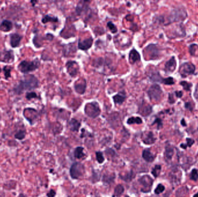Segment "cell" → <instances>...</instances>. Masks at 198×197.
Segmentation results:
<instances>
[{"mask_svg":"<svg viewBox=\"0 0 198 197\" xmlns=\"http://www.w3.org/2000/svg\"><path fill=\"white\" fill-rule=\"evenodd\" d=\"M39 86L38 79L33 75H26L19 82V84L14 88V91L16 94L20 95L26 90H31Z\"/></svg>","mask_w":198,"mask_h":197,"instance_id":"cell-1","label":"cell"},{"mask_svg":"<svg viewBox=\"0 0 198 197\" xmlns=\"http://www.w3.org/2000/svg\"><path fill=\"white\" fill-rule=\"evenodd\" d=\"M40 64V63L38 59H35L32 61L24 60L21 62L18 66V68L22 73L26 74L35 71L39 67Z\"/></svg>","mask_w":198,"mask_h":197,"instance_id":"cell-2","label":"cell"},{"mask_svg":"<svg viewBox=\"0 0 198 197\" xmlns=\"http://www.w3.org/2000/svg\"><path fill=\"white\" fill-rule=\"evenodd\" d=\"M84 110L85 114L88 117L93 119L98 117L101 113L100 106L96 101L87 104Z\"/></svg>","mask_w":198,"mask_h":197,"instance_id":"cell-3","label":"cell"},{"mask_svg":"<svg viewBox=\"0 0 198 197\" xmlns=\"http://www.w3.org/2000/svg\"><path fill=\"white\" fill-rule=\"evenodd\" d=\"M162 90L161 88L156 84L152 85L148 90V95L150 99L153 101H159L162 97Z\"/></svg>","mask_w":198,"mask_h":197,"instance_id":"cell-4","label":"cell"},{"mask_svg":"<svg viewBox=\"0 0 198 197\" xmlns=\"http://www.w3.org/2000/svg\"><path fill=\"white\" fill-rule=\"evenodd\" d=\"M85 173L84 165L79 162H75L72 165L70 168V175L74 179H78Z\"/></svg>","mask_w":198,"mask_h":197,"instance_id":"cell-5","label":"cell"},{"mask_svg":"<svg viewBox=\"0 0 198 197\" xmlns=\"http://www.w3.org/2000/svg\"><path fill=\"white\" fill-rule=\"evenodd\" d=\"M138 181L143 186V188L141 189L142 192L148 193L151 191L153 184V180L150 176L144 175L140 177Z\"/></svg>","mask_w":198,"mask_h":197,"instance_id":"cell-6","label":"cell"},{"mask_svg":"<svg viewBox=\"0 0 198 197\" xmlns=\"http://www.w3.org/2000/svg\"><path fill=\"white\" fill-rule=\"evenodd\" d=\"M195 71V66L191 63H185L180 66L179 72L182 77L192 75Z\"/></svg>","mask_w":198,"mask_h":197,"instance_id":"cell-7","label":"cell"},{"mask_svg":"<svg viewBox=\"0 0 198 197\" xmlns=\"http://www.w3.org/2000/svg\"><path fill=\"white\" fill-rule=\"evenodd\" d=\"M15 56L12 50H4L0 52V61L5 63H11L14 61Z\"/></svg>","mask_w":198,"mask_h":197,"instance_id":"cell-8","label":"cell"},{"mask_svg":"<svg viewBox=\"0 0 198 197\" xmlns=\"http://www.w3.org/2000/svg\"><path fill=\"white\" fill-rule=\"evenodd\" d=\"M67 71L71 77H75L77 75L79 71L78 64L74 61H68L66 63Z\"/></svg>","mask_w":198,"mask_h":197,"instance_id":"cell-9","label":"cell"},{"mask_svg":"<svg viewBox=\"0 0 198 197\" xmlns=\"http://www.w3.org/2000/svg\"><path fill=\"white\" fill-rule=\"evenodd\" d=\"M145 51L150 57L151 60H155L158 58L159 56V51L157 47V46L155 44H149L145 49Z\"/></svg>","mask_w":198,"mask_h":197,"instance_id":"cell-10","label":"cell"},{"mask_svg":"<svg viewBox=\"0 0 198 197\" xmlns=\"http://www.w3.org/2000/svg\"><path fill=\"white\" fill-rule=\"evenodd\" d=\"M90 2L87 1H79L76 7V12L78 15H85L89 10V3Z\"/></svg>","mask_w":198,"mask_h":197,"instance_id":"cell-11","label":"cell"},{"mask_svg":"<svg viewBox=\"0 0 198 197\" xmlns=\"http://www.w3.org/2000/svg\"><path fill=\"white\" fill-rule=\"evenodd\" d=\"M87 88V81L85 79H82L74 83V89L75 91L79 94H84Z\"/></svg>","mask_w":198,"mask_h":197,"instance_id":"cell-12","label":"cell"},{"mask_svg":"<svg viewBox=\"0 0 198 197\" xmlns=\"http://www.w3.org/2000/svg\"><path fill=\"white\" fill-rule=\"evenodd\" d=\"M153 112V108L151 105L143 102L139 107L138 113L144 117L149 116Z\"/></svg>","mask_w":198,"mask_h":197,"instance_id":"cell-13","label":"cell"},{"mask_svg":"<svg viewBox=\"0 0 198 197\" xmlns=\"http://www.w3.org/2000/svg\"><path fill=\"white\" fill-rule=\"evenodd\" d=\"M93 42V40L92 37H89L83 41H79L78 42V48L82 50L87 51L89 49H90Z\"/></svg>","mask_w":198,"mask_h":197,"instance_id":"cell-14","label":"cell"},{"mask_svg":"<svg viewBox=\"0 0 198 197\" xmlns=\"http://www.w3.org/2000/svg\"><path fill=\"white\" fill-rule=\"evenodd\" d=\"M22 37L17 33L12 34L10 36V44L13 48H16L19 46Z\"/></svg>","mask_w":198,"mask_h":197,"instance_id":"cell-15","label":"cell"},{"mask_svg":"<svg viewBox=\"0 0 198 197\" xmlns=\"http://www.w3.org/2000/svg\"><path fill=\"white\" fill-rule=\"evenodd\" d=\"M112 99L115 104L118 105H122L126 99V94L124 91H121L118 94L113 96Z\"/></svg>","mask_w":198,"mask_h":197,"instance_id":"cell-16","label":"cell"},{"mask_svg":"<svg viewBox=\"0 0 198 197\" xmlns=\"http://www.w3.org/2000/svg\"><path fill=\"white\" fill-rule=\"evenodd\" d=\"M129 61L132 64L138 63L141 60V57L139 53L134 49H133L131 50L129 53Z\"/></svg>","mask_w":198,"mask_h":197,"instance_id":"cell-17","label":"cell"},{"mask_svg":"<svg viewBox=\"0 0 198 197\" xmlns=\"http://www.w3.org/2000/svg\"><path fill=\"white\" fill-rule=\"evenodd\" d=\"M143 141L145 144L151 145L155 142V138L152 132H148L145 133L143 136Z\"/></svg>","mask_w":198,"mask_h":197,"instance_id":"cell-18","label":"cell"},{"mask_svg":"<svg viewBox=\"0 0 198 197\" xmlns=\"http://www.w3.org/2000/svg\"><path fill=\"white\" fill-rule=\"evenodd\" d=\"M13 28V24L12 23L8 20H4L0 24V31L2 32H9L11 31Z\"/></svg>","mask_w":198,"mask_h":197,"instance_id":"cell-19","label":"cell"},{"mask_svg":"<svg viewBox=\"0 0 198 197\" xmlns=\"http://www.w3.org/2000/svg\"><path fill=\"white\" fill-rule=\"evenodd\" d=\"M176 68V61L175 58L173 57L170 59L165 65V71L167 72H173Z\"/></svg>","mask_w":198,"mask_h":197,"instance_id":"cell-20","label":"cell"},{"mask_svg":"<svg viewBox=\"0 0 198 197\" xmlns=\"http://www.w3.org/2000/svg\"><path fill=\"white\" fill-rule=\"evenodd\" d=\"M80 126H81L80 122L75 119H72L68 123L69 129L72 131H78Z\"/></svg>","mask_w":198,"mask_h":197,"instance_id":"cell-21","label":"cell"},{"mask_svg":"<svg viewBox=\"0 0 198 197\" xmlns=\"http://www.w3.org/2000/svg\"><path fill=\"white\" fill-rule=\"evenodd\" d=\"M143 158L148 162H151L154 161L155 156L152 153L149 149H145L142 154Z\"/></svg>","mask_w":198,"mask_h":197,"instance_id":"cell-22","label":"cell"},{"mask_svg":"<svg viewBox=\"0 0 198 197\" xmlns=\"http://www.w3.org/2000/svg\"><path fill=\"white\" fill-rule=\"evenodd\" d=\"M150 78L151 80L153 81V82H160V83H162L163 82V78L162 77H161V76L160 75V74L158 72L153 73L150 76Z\"/></svg>","mask_w":198,"mask_h":197,"instance_id":"cell-23","label":"cell"},{"mask_svg":"<svg viewBox=\"0 0 198 197\" xmlns=\"http://www.w3.org/2000/svg\"><path fill=\"white\" fill-rule=\"evenodd\" d=\"M83 151L84 148L82 147H77L74 150V157L78 159L82 158L85 155Z\"/></svg>","mask_w":198,"mask_h":197,"instance_id":"cell-24","label":"cell"},{"mask_svg":"<svg viewBox=\"0 0 198 197\" xmlns=\"http://www.w3.org/2000/svg\"><path fill=\"white\" fill-rule=\"evenodd\" d=\"M143 123L142 119L139 117H132L128 119L127 120V123L128 124H140Z\"/></svg>","mask_w":198,"mask_h":197,"instance_id":"cell-25","label":"cell"},{"mask_svg":"<svg viewBox=\"0 0 198 197\" xmlns=\"http://www.w3.org/2000/svg\"><path fill=\"white\" fill-rule=\"evenodd\" d=\"M59 21V19L56 17H52L49 15H45L44 16L42 19V22L44 24H46L48 22H52V23H57Z\"/></svg>","mask_w":198,"mask_h":197,"instance_id":"cell-26","label":"cell"},{"mask_svg":"<svg viewBox=\"0 0 198 197\" xmlns=\"http://www.w3.org/2000/svg\"><path fill=\"white\" fill-rule=\"evenodd\" d=\"M124 187L121 184H118L116 186L114 190V196L117 197H119L124 192Z\"/></svg>","mask_w":198,"mask_h":197,"instance_id":"cell-27","label":"cell"},{"mask_svg":"<svg viewBox=\"0 0 198 197\" xmlns=\"http://www.w3.org/2000/svg\"><path fill=\"white\" fill-rule=\"evenodd\" d=\"M189 53L192 56L198 55V45L196 44H192L189 46Z\"/></svg>","mask_w":198,"mask_h":197,"instance_id":"cell-28","label":"cell"},{"mask_svg":"<svg viewBox=\"0 0 198 197\" xmlns=\"http://www.w3.org/2000/svg\"><path fill=\"white\" fill-rule=\"evenodd\" d=\"M4 73V76L6 79H8V78H11V68L8 66H5L3 68Z\"/></svg>","mask_w":198,"mask_h":197,"instance_id":"cell-29","label":"cell"},{"mask_svg":"<svg viewBox=\"0 0 198 197\" xmlns=\"http://www.w3.org/2000/svg\"><path fill=\"white\" fill-rule=\"evenodd\" d=\"M173 155V149L170 146L166 147V152H165V155L166 158L167 159H171Z\"/></svg>","mask_w":198,"mask_h":197,"instance_id":"cell-30","label":"cell"},{"mask_svg":"<svg viewBox=\"0 0 198 197\" xmlns=\"http://www.w3.org/2000/svg\"><path fill=\"white\" fill-rule=\"evenodd\" d=\"M160 171H161V166L160 165H156L152 171V174L155 177H156L159 175V174L160 172Z\"/></svg>","mask_w":198,"mask_h":197,"instance_id":"cell-31","label":"cell"},{"mask_svg":"<svg viewBox=\"0 0 198 197\" xmlns=\"http://www.w3.org/2000/svg\"><path fill=\"white\" fill-rule=\"evenodd\" d=\"M26 98L27 100H30L34 99V98H38V97L35 92H30L26 93Z\"/></svg>","mask_w":198,"mask_h":197,"instance_id":"cell-32","label":"cell"},{"mask_svg":"<svg viewBox=\"0 0 198 197\" xmlns=\"http://www.w3.org/2000/svg\"><path fill=\"white\" fill-rule=\"evenodd\" d=\"M25 135H26L25 131L23 130H20L15 135V138L19 140H22L25 138Z\"/></svg>","mask_w":198,"mask_h":197,"instance_id":"cell-33","label":"cell"},{"mask_svg":"<svg viewBox=\"0 0 198 197\" xmlns=\"http://www.w3.org/2000/svg\"><path fill=\"white\" fill-rule=\"evenodd\" d=\"M96 159H97V161H98L99 163L100 164H101L104 162V158L103 157V153L100 152H96Z\"/></svg>","mask_w":198,"mask_h":197,"instance_id":"cell-34","label":"cell"},{"mask_svg":"<svg viewBox=\"0 0 198 197\" xmlns=\"http://www.w3.org/2000/svg\"><path fill=\"white\" fill-rule=\"evenodd\" d=\"M107 26L109 28V29H110V30L111 31L112 33L114 34V33H116L118 31V29H117L116 27L112 22H108L107 23Z\"/></svg>","mask_w":198,"mask_h":197,"instance_id":"cell-35","label":"cell"},{"mask_svg":"<svg viewBox=\"0 0 198 197\" xmlns=\"http://www.w3.org/2000/svg\"><path fill=\"white\" fill-rule=\"evenodd\" d=\"M162 83L165 85H173L175 83V81H174L173 78L169 77V78H165V79L163 78Z\"/></svg>","mask_w":198,"mask_h":197,"instance_id":"cell-36","label":"cell"},{"mask_svg":"<svg viewBox=\"0 0 198 197\" xmlns=\"http://www.w3.org/2000/svg\"><path fill=\"white\" fill-rule=\"evenodd\" d=\"M190 179L192 180L197 181L198 179V173L197 169H194L192 170V171L190 175Z\"/></svg>","mask_w":198,"mask_h":197,"instance_id":"cell-37","label":"cell"},{"mask_svg":"<svg viewBox=\"0 0 198 197\" xmlns=\"http://www.w3.org/2000/svg\"><path fill=\"white\" fill-rule=\"evenodd\" d=\"M164 190H165V187L162 184H159L158 185L157 187L155 190V193L156 194H159L162 193Z\"/></svg>","mask_w":198,"mask_h":197,"instance_id":"cell-38","label":"cell"},{"mask_svg":"<svg viewBox=\"0 0 198 197\" xmlns=\"http://www.w3.org/2000/svg\"><path fill=\"white\" fill-rule=\"evenodd\" d=\"M180 85L183 87V88H184V90H187V91H188L190 90L191 88V87L192 86V85L191 83H189L187 82H184V81H182L180 83Z\"/></svg>","mask_w":198,"mask_h":197,"instance_id":"cell-39","label":"cell"},{"mask_svg":"<svg viewBox=\"0 0 198 197\" xmlns=\"http://www.w3.org/2000/svg\"><path fill=\"white\" fill-rule=\"evenodd\" d=\"M122 179L126 181H130L133 179V174L132 172L131 173L127 174L125 176H121Z\"/></svg>","mask_w":198,"mask_h":197,"instance_id":"cell-40","label":"cell"},{"mask_svg":"<svg viewBox=\"0 0 198 197\" xmlns=\"http://www.w3.org/2000/svg\"><path fill=\"white\" fill-rule=\"evenodd\" d=\"M187 144L185 145L186 146H189V147H191L194 143V141L191 138H187Z\"/></svg>","mask_w":198,"mask_h":197,"instance_id":"cell-41","label":"cell"},{"mask_svg":"<svg viewBox=\"0 0 198 197\" xmlns=\"http://www.w3.org/2000/svg\"><path fill=\"white\" fill-rule=\"evenodd\" d=\"M155 123H157V124H158V129H159V128H160V127L162 126V121H161L160 119H156L153 124H155Z\"/></svg>","mask_w":198,"mask_h":197,"instance_id":"cell-42","label":"cell"},{"mask_svg":"<svg viewBox=\"0 0 198 197\" xmlns=\"http://www.w3.org/2000/svg\"><path fill=\"white\" fill-rule=\"evenodd\" d=\"M55 196H56V192L53 190H51L47 194V197H55Z\"/></svg>","mask_w":198,"mask_h":197,"instance_id":"cell-43","label":"cell"},{"mask_svg":"<svg viewBox=\"0 0 198 197\" xmlns=\"http://www.w3.org/2000/svg\"><path fill=\"white\" fill-rule=\"evenodd\" d=\"M194 97H195V98L198 100V85L196 87V88H195V92H194Z\"/></svg>","mask_w":198,"mask_h":197,"instance_id":"cell-44","label":"cell"},{"mask_svg":"<svg viewBox=\"0 0 198 197\" xmlns=\"http://www.w3.org/2000/svg\"><path fill=\"white\" fill-rule=\"evenodd\" d=\"M175 92H176V96H177V97H178V98H181V97H182V93L181 91H176Z\"/></svg>","mask_w":198,"mask_h":197,"instance_id":"cell-45","label":"cell"},{"mask_svg":"<svg viewBox=\"0 0 198 197\" xmlns=\"http://www.w3.org/2000/svg\"><path fill=\"white\" fill-rule=\"evenodd\" d=\"M114 177H115V176H114V177H113V176H111L110 178H109V180H112L114 179ZM108 178H109L108 177H107V178H106V177H104V179H103V181H104L105 182H107V181H108V180H109Z\"/></svg>","mask_w":198,"mask_h":197,"instance_id":"cell-46","label":"cell"},{"mask_svg":"<svg viewBox=\"0 0 198 197\" xmlns=\"http://www.w3.org/2000/svg\"><path fill=\"white\" fill-rule=\"evenodd\" d=\"M181 124H182V125L184 126H186V123H185V121H184V120H182L181 121Z\"/></svg>","mask_w":198,"mask_h":197,"instance_id":"cell-47","label":"cell"},{"mask_svg":"<svg viewBox=\"0 0 198 197\" xmlns=\"http://www.w3.org/2000/svg\"><path fill=\"white\" fill-rule=\"evenodd\" d=\"M31 2L33 4V5L34 6V5H35V3H37V1H31Z\"/></svg>","mask_w":198,"mask_h":197,"instance_id":"cell-48","label":"cell"},{"mask_svg":"<svg viewBox=\"0 0 198 197\" xmlns=\"http://www.w3.org/2000/svg\"><path fill=\"white\" fill-rule=\"evenodd\" d=\"M19 197H26L24 194H20L19 195Z\"/></svg>","mask_w":198,"mask_h":197,"instance_id":"cell-49","label":"cell"},{"mask_svg":"<svg viewBox=\"0 0 198 197\" xmlns=\"http://www.w3.org/2000/svg\"><path fill=\"white\" fill-rule=\"evenodd\" d=\"M194 197H198V193L197 194H195V195L194 196Z\"/></svg>","mask_w":198,"mask_h":197,"instance_id":"cell-50","label":"cell"},{"mask_svg":"<svg viewBox=\"0 0 198 197\" xmlns=\"http://www.w3.org/2000/svg\"><path fill=\"white\" fill-rule=\"evenodd\" d=\"M1 71H2V69H1V67H0V73H1Z\"/></svg>","mask_w":198,"mask_h":197,"instance_id":"cell-51","label":"cell"},{"mask_svg":"<svg viewBox=\"0 0 198 197\" xmlns=\"http://www.w3.org/2000/svg\"><path fill=\"white\" fill-rule=\"evenodd\" d=\"M125 197H129V196H125Z\"/></svg>","mask_w":198,"mask_h":197,"instance_id":"cell-52","label":"cell"}]
</instances>
